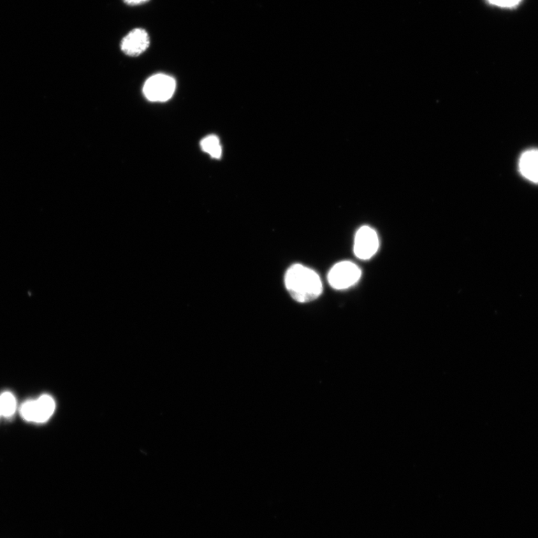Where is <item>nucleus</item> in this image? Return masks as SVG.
I'll return each mask as SVG.
<instances>
[{
  "mask_svg": "<svg viewBox=\"0 0 538 538\" xmlns=\"http://www.w3.org/2000/svg\"><path fill=\"white\" fill-rule=\"evenodd\" d=\"M285 284L290 296L300 303H310L322 293V284L317 273L300 264L288 269Z\"/></svg>",
  "mask_w": 538,
  "mask_h": 538,
  "instance_id": "f257e3e1",
  "label": "nucleus"
},
{
  "mask_svg": "<svg viewBox=\"0 0 538 538\" xmlns=\"http://www.w3.org/2000/svg\"><path fill=\"white\" fill-rule=\"evenodd\" d=\"M176 89L174 78L166 74H157L145 84L143 92L146 99L152 102H165L171 99Z\"/></svg>",
  "mask_w": 538,
  "mask_h": 538,
  "instance_id": "f03ea898",
  "label": "nucleus"
},
{
  "mask_svg": "<svg viewBox=\"0 0 538 538\" xmlns=\"http://www.w3.org/2000/svg\"><path fill=\"white\" fill-rule=\"evenodd\" d=\"M361 268L354 263L343 261L333 266L328 274L330 285L336 289H346L357 284L361 277Z\"/></svg>",
  "mask_w": 538,
  "mask_h": 538,
  "instance_id": "7ed1b4c3",
  "label": "nucleus"
},
{
  "mask_svg": "<svg viewBox=\"0 0 538 538\" xmlns=\"http://www.w3.org/2000/svg\"><path fill=\"white\" fill-rule=\"evenodd\" d=\"M56 404L50 395H42L36 401H28L21 407V414L26 421L45 423L55 411Z\"/></svg>",
  "mask_w": 538,
  "mask_h": 538,
  "instance_id": "20e7f679",
  "label": "nucleus"
},
{
  "mask_svg": "<svg viewBox=\"0 0 538 538\" xmlns=\"http://www.w3.org/2000/svg\"><path fill=\"white\" fill-rule=\"evenodd\" d=\"M379 240L378 234L372 228L363 226L355 235L354 252L359 259L365 261L378 252Z\"/></svg>",
  "mask_w": 538,
  "mask_h": 538,
  "instance_id": "39448f33",
  "label": "nucleus"
},
{
  "mask_svg": "<svg viewBox=\"0 0 538 538\" xmlns=\"http://www.w3.org/2000/svg\"><path fill=\"white\" fill-rule=\"evenodd\" d=\"M150 46V37L143 29H135L123 38L121 44L122 50L127 56L138 57L141 55Z\"/></svg>",
  "mask_w": 538,
  "mask_h": 538,
  "instance_id": "423d86ee",
  "label": "nucleus"
},
{
  "mask_svg": "<svg viewBox=\"0 0 538 538\" xmlns=\"http://www.w3.org/2000/svg\"><path fill=\"white\" fill-rule=\"evenodd\" d=\"M519 170L525 179L538 184V150H527L522 154Z\"/></svg>",
  "mask_w": 538,
  "mask_h": 538,
  "instance_id": "0eeeda50",
  "label": "nucleus"
},
{
  "mask_svg": "<svg viewBox=\"0 0 538 538\" xmlns=\"http://www.w3.org/2000/svg\"><path fill=\"white\" fill-rule=\"evenodd\" d=\"M201 147L203 152L208 153L215 159H219L222 154V148L220 144L219 138L215 136H209L204 138Z\"/></svg>",
  "mask_w": 538,
  "mask_h": 538,
  "instance_id": "6e6552de",
  "label": "nucleus"
},
{
  "mask_svg": "<svg viewBox=\"0 0 538 538\" xmlns=\"http://www.w3.org/2000/svg\"><path fill=\"white\" fill-rule=\"evenodd\" d=\"M16 410V400L14 395L5 393L0 396V412L6 417L12 416Z\"/></svg>",
  "mask_w": 538,
  "mask_h": 538,
  "instance_id": "1a4fd4ad",
  "label": "nucleus"
},
{
  "mask_svg": "<svg viewBox=\"0 0 538 538\" xmlns=\"http://www.w3.org/2000/svg\"><path fill=\"white\" fill-rule=\"evenodd\" d=\"M487 1L495 6L505 8H513L518 6L522 0H487Z\"/></svg>",
  "mask_w": 538,
  "mask_h": 538,
  "instance_id": "9d476101",
  "label": "nucleus"
},
{
  "mask_svg": "<svg viewBox=\"0 0 538 538\" xmlns=\"http://www.w3.org/2000/svg\"><path fill=\"white\" fill-rule=\"evenodd\" d=\"M123 1L129 6H140L143 5L150 1V0H123Z\"/></svg>",
  "mask_w": 538,
  "mask_h": 538,
  "instance_id": "9b49d317",
  "label": "nucleus"
},
{
  "mask_svg": "<svg viewBox=\"0 0 538 538\" xmlns=\"http://www.w3.org/2000/svg\"><path fill=\"white\" fill-rule=\"evenodd\" d=\"M0 416H1V412H0Z\"/></svg>",
  "mask_w": 538,
  "mask_h": 538,
  "instance_id": "f8f14e48",
  "label": "nucleus"
}]
</instances>
